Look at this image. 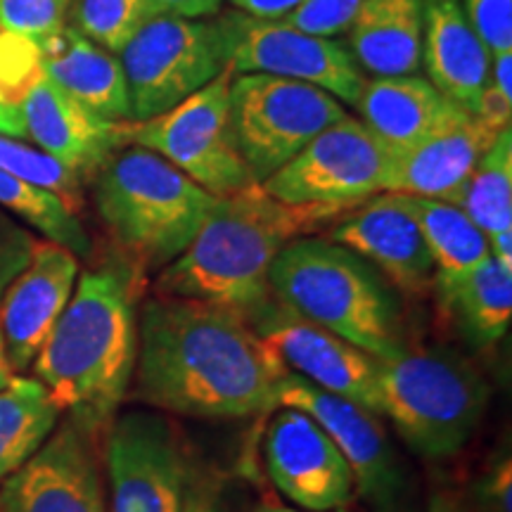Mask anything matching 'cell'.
Masks as SVG:
<instances>
[{"instance_id": "obj_25", "label": "cell", "mask_w": 512, "mask_h": 512, "mask_svg": "<svg viewBox=\"0 0 512 512\" xmlns=\"http://www.w3.org/2000/svg\"><path fill=\"white\" fill-rule=\"evenodd\" d=\"M434 290L441 313L472 349H491L505 337L512 318V268L501 266L494 256Z\"/></svg>"}, {"instance_id": "obj_19", "label": "cell", "mask_w": 512, "mask_h": 512, "mask_svg": "<svg viewBox=\"0 0 512 512\" xmlns=\"http://www.w3.org/2000/svg\"><path fill=\"white\" fill-rule=\"evenodd\" d=\"M27 138L43 152L91 181L98 166L121 147V121H105L60 91L46 74L34 83L22 107Z\"/></svg>"}, {"instance_id": "obj_28", "label": "cell", "mask_w": 512, "mask_h": 512, "mask_svg": "<svg viewBox=\"0 0 512 512\" xmlns=\"http://www.w3.org/2000/svg\"><path fill=\"white\" fill-rule=\"evenodd\" d=\"M460 207L486 240L512 230V131L505 128L467 178Z\"/></svg>"}, {"instance_id": "obj_27", "label": "cell", "mask_w": 512, "mask_h": 512, "mask_svg": "<svg viewBox=\"0 0 512 512\" xmlns=\"http://www.w3.org/2000/svg\"><path fill=\"white\" fill-rule=\"evenodd\" d=\"M60 408L34 377L0 389V486L34 456L60 422Z\"/></svg>"}, {"instance_id": "obj_3", "label": "cell", "mask_w": 512, "mask_h": 512, "mask_svg": "<svg viewBox=\"0 0 512 512\" xmlns=\"http://www.w3.org/2000/svg\"><path fill=\"white\" fill-rule=\"evenodd\" d=\"M358 204H287L252 183L219 197L185 252L162 268L155 292L226 306L252 320L275 302L268 273L292 240L328 230Z\"/></svg>"}, {"instance_id": "obj_15", "label": "cell", "mask_w": 512, "mask_h": 512, "mask_svg": "<svg viewBox=\"0 0 512 512\" xmlns=\"http://www.w3.org/2000/svg\"><path fill=\"white\" fill-rule=\"evenodd\" d=\"M264 463L275 491L297 510H344L356 494L342 451L311 415L297 408H275L264 434Z\"/></svg>"}, {"instance_id": "obj_11", "label": "cell", "mask_w": 512, "mask_h": 512, "mask_svg": "<svg viewBox=\"0 0 512 512\" xmlns=\"http://www.w3.org/2000/svg\"><path fill=\"white\" fill-rule=\"evenodd\" d=\"M110 512H185L200 482L174 422L162 413L117 415L105 439Z\"/></svg>"}, {"instance_id": "obj_18", "label": "cell", "mask_w": 512, "mask_h": 512, "mask_svg": "<svg viewBox=\"0 0 512 512\" xmlns=\"http://www.w3.org/2000/svg\"><path fill=\"white\" fill-rule=\"evenodd\" d=\"M79 280V256L36 240L27 266L0 297V335L15 375L31 368Z\"/></svg>"}, {"instance_id": "obj_4", "label": "cell", "mask_w": 512, "mask_h": 512, "mask_svg": "<svg viewBox=\"0 0 512 512\" xmlns=\"http://www.w3.org/2000/svg\"><path fill=\"white\" fill-rule=\"evenodd\" d=\"M268 283L283 304L366 354L389 361L408 349L396 290L366 259L328 238H297L275 256Z\"/></svg>"}, {"instance_id": "obj_43", "label": "cell", "mask_w": 512, "mask_h": 512, "mask_svg": "<svg viewBox=\"0 0 512 512\" xmlns=\"http://www.w3.org/2000/svg\"><path fill=\"white\" fill-rule=\"evenodd\" d=\"M252 512H302V510H297L294 505H287L280 496H264L259 501V505H254Z\"/></svg>"}, {"instance_id": "obj_20", "label": "cell", "mask_w": 512, "mask_h": 512, "mask_svg": "<svg viewBox=\"0 0 512 512\" xmlns=\"http://www.w3.org/2000/svg\"><path fill=\"white\" fill-rule=\"evenodd\" d=\"M498 133L501 131L484 117L467 112L411 150L396 155L389 192L458 204L472 169Z\"/></svg>"}, {"instance_id": "obj_10", "label": "cell", "mask_w": 512, "mask_h": 512, "mask_svg": "<svg viewBox=\"0 0 512 512\" xmlns=\"http://www.w3.org/2000/svg\"><path fill=\"white\" fill-rule=\"evenodd\" d=\"M223 67L235 74H271L311 83L344 105H358L366 76L337 38L306 34L285 19L226 12L214 19Z\"/></svg>"}, {"instance_id": "obj_14", "label": "cell", "mask_w": 512, "mask_h": 512, "mask_svg": "<svg viewBox=\"0 0 512 512\" xmlns=\"http://www.w3.org/2000/svg\"><path fill=\"white\" fill-rule=\"evenodd\" d=\"M292 375L382 418L380 358L273 302L249 320Z\"/></svg>"}, {"instance_id": "obj_44", "label": "cell", "mask_w": 512, "mask_h": 512, "mask_svg": "<svg viewBox=\"0 0 512 512\" xmlns=\"http://www.w3.org/2000/svg\"><path fill=\"white\" fill-rule=\"evenodd\" d=\"M15 370L10 368L8 356H5V347H3V335H0V389H5L8 384L15 380Z\"/></svg>"}, {"instance_id": "obj_41", "label": "cell", "mask_w": 512, "mask_h": 512, "mask_svg": "<svg viewBox=\"0 0 512 512\" xmlns=\"http://www.w3.org/2000/svg\"><path fill=\"white\" fill-rule=\"evenodd\" d=\"M0 136H10V138H27V131H24V119L22 112H12L8 107L0 105Z\"/></svg>"}, {"instance_id": "obj_32", "label": "cell", "mask_w": 512, "mask_h": 512, "mask_svg": "<svg viewBox=\"0 0 512 512\" xmlns=\"http://www.w3.org/2000/svg\"><path fill=\"white\" fill-rule=\"evenodd\" d=\"M41 76V48L29 38L0 31V105L19 112L27 93Z\"/></svg>"}, {"instance_id": "obj_5", "label": "cell", "mask_w": 512, "mask_h": 512, "mask_svg": "<svg viewBox=\"0 0 512 512\" xmlns=\"http://www.w3.org/2000/svg\"><path fill=\"white\" fill-rule=\"evenodd\" d=\"M93 202L128 266L162 271L185 252L219 197L157 152L121 145L98 166Z\"/></svg>"}, {"instance_id": "obj_40", "label": "cell", "mask_w": 512, "mask_h": 512, "mask_svg": "<svg viewBox=\"0 0 512 512\" xmlns=\"http://www.w3.org/2000/svg\"><path fill=\"white\" fill-rule=\"evenodd\" d=\"M185 512H223L219 501V489L211 482H197L188 498Z\"/></svg>"}, {"instance_id": "obj_22", "label": "cell", "mask_w": 512, "mask_h": 512, "mask_svg": "<svg viewBox=\"0 0 512 512\" xmlns=\"http://www.w3.org/2000/svg\"><path fill=\"white\" fill-rule=\"evenodd\" d=\"M356 107L363 124L396 155L467 114L465 107L439 93L430 79L415 74L366 81Z\"/></svg>"}, {"instance_id": "obj_42", "label": "cell", "mask_w": 512, "mask_h": 512, "mask_svg": "<svg viewBox=\"0 0 512 512\" xmlns=\"http://www.w3.org/2000/svg\"><path fill=\"white\" fill-rule=\"evenodd\" d=\"M427 512H465V510L456 496L448 494V491H437V494L430 498Z\"/></svg>"}, {"instance_id": "obj_34", "label": "cell", "mask_w": 512, "mask_h": 512, "mask_svg": "<svg viewBox=\"0 0 512 512\" xmlns=\"http://www.w3.org/2000/svg\"><path fill=\"white\" fill-rule=\"evenodd\" d=\"M363 3L366 0H304L285 22L306 34L332 38L349 31Z\"/></svg>"}, {"instance_id": "obj_29", "label": "cell", "mask_w": 512, "mask_h": 512, "mask_svg": "<svg viewBox=\"0 0 512 512\" xmlns=\"http://www.w3.org/2000/svg\"><path fill=\"white\" fill-rule=\"evenodd\" d=\"M0 209H5L15 219L29 223L43 238L55 242L69 252L88 259L93 254L91 238L74 211L46 190L19 181L8 171L0 169Z\"/></svg>"}, {"instance_id": "obj_16", "label": "cell", "mask_w": 512, "mask_h": 512, "mask_svg": "<svg viewBox=\"0 0 512 512\" xmlns=\"http://www.w3.org/2000/svg\"><path fill=\"white\" fill-rule=\"evenodd\" d=\"M95 437L64 418L0 486V512H110Z\"/></svg>"}, {"instance_id": "obj_24", "label": "cell", "mask_w": 512, "mask_h": 512, "mask_svg": "<svg viewBox=\"0 0 512 512\" xmlns=\"http://www.w3.org/2000/svg\"><path fill=\"white\" fill-rule=\"evenodd\" d=\"M349 53L375 79L422 67V0H366L349 27Z\"/></svg>"}, {"instance_id": "obj_35", "label": "cell", "mask_w": 512, "mask_h": 512, "mask_svg": "<svg viewBox=\"0 0 512 512\" xmlns=\"http://www.w3.org/2000/svg\"><path fill=\"white\" fill-rule=\"evenodd\" d=\"M463 8L491 55L512 53V0H463Z\"/></svg>"}, {"instance_id": "obj_33", "label": "cell", "mask_w": 512, "mask_h": 512, "mask_svg": "<svg viewBox=\"0 0 512 512\" xmlns=\"http://www.w3.org/2000/svg\"><path fill=\"white\" fill-rule=\"evenodd\" d=\"M69 5L72 0H0V31L41 46L67 27Z\"/></svg>"}, {"instance_id": "obj_39", "label": "cell", "mask_w": 512, "mask_h": 512, "mask_svg": "<svg viewBox=\"0 0 512 512\" xmlns=\"http://www.w3.org/2000/svg\"><path fill=\"white\" fill-rule=\"evenodd\" d=\"M240 12L259 19H285L292 15L304 0H230Z\"/></svg>"}, {"instance_id": "obj_7", "label": "cell", "mask_w": 512, "mask_h": 512, "mask_svg": "<svg viewBox=\"0 0 512 512\" xmlns=\"http://www.w3.org/2000/svg\"><path fill=\"white\" fill-rule=\"evenodd\" d=\"M233 76L223 67L216 79L169 112L145 121H121V145L157 152L214 197H228L256 183L230 128Z\"/></svg>"}, {"instance_id": "obj_17", "label": "cell", "mask_w": 512, "mask_h": 512, "mask_svg": "<svg viewBox=\"0 0 512 512\" xmlns=\"http://www.w3.org/2000/svg\"><path fill=\"white\" fill-rule=\"evenodd\" d=\"M325 238L366 259L394 290L411 297L430 292L432 254L399 192H380L325 230Z\"/></svg>"}, {"instance_id": "obj_13", "label": "cell", "mask_w": 512, "mask_h": 512, "mask_svg": "<svg viewBox=\"0 0 512 512\" xmlns=\"http://www.w3.org/2000/svg\"><path fill=\"white\" fill-rule=\"evenodd\" d=\"M394 164L392 147L347 114L318 133L261 188L287 204H361L389 192Z\"/></svg>"}, {"instance_id": "obj_12", "label": "cell", "mask_w": 512, "mask_h": 512, "mask_svg": "<svg viewBox=\"0 0 512 512\" xmlns=\"http://www.w3.org/2000/svg\"><path fill=\"white\" fill-rule=\"evenodd\" d=\"M131 121L169 112L223 72L214 22L157 15L119 53Z\"/></svg>"}, {"instance_id": "obj_37", "label": "cell", "mask_w": 512, "mask_h": 512, "mask_svg": "<svg viewBox=\"0 0 512 512\" xmlns=\"http://www.w3.org/2000/svg\"><path fill=\"white\" fill-rule=\"evenodd\" d=\"M479 498L486 512H512V463L508 453L489 467L479 486Z\"/></svg>"}, {"instance_id": "obj_31", "label": "cell", "mask_w": 512, "mask_h": 512, "mask_svg": "<svg viewBox=\"0 0 512 512\" xmlns=\"http://www.w3.org/2000/svg\"><path fill=\"white\" fill-rule=\"evenodd\" d=\"M69 17L79 34L119 55L147 19L157 17L147 0H72Z\"/></svg>"}, {"instance_id": "obj_2", "label": "cell", "mask_w": 512, "mask_h": 512, "mask_svg": "<svg viewBox=\"0 0 512 512\" xmlns=\"http://www.w3.org/2000/svg\"><path fill=\"white\" fill-rule=\"evenodd\" d=\"M143 280L124 259L81 273L31 363L60 413L91 437L117 418L136 373Z\"/></svg>"}, {"instance_id": "obj_23", "label": "cell", "mask_w": 512, "mask_h": 512, "mask_svg": "<svg viewBox=\"0 0 512 512\" xmlns=\"http://www.w3.org/2000/svg\"><path fill=\"white\" fill-rule=\"evenodd\" d=\"M43 74L69 98L105 121H131L126 74L119 57L95 46L74 27L41 43Z\"/></svg>"}, {"instance_id": "obj_36", "label": "cell", "mask_w": 512, "mask_h": 512, "mask_svg": "<svg viewBox=\"0 0 512 512\" xmlns=\"http://www.w3.org/2000/svg\"><path fill=\"white\" fill-rule=\"evenodd\" d=\"M36 238L15 216L0 209V297H3L15 275L27 266Z\"/></svg>"}, {"instance_id": "obj_6", "label": "cell", "mask_w": 512, "mask_h": 512, "mask_svg": "<svg viewBox=\"0 0 512 512\" xmlns=\"http://www.w3.org/2000/svg\"><path fill=\"white\" fill-rule=\"evenodd\" d=\"M382 418L403 444L427 460H448L482 425L489 387L479 370L451 349H411L380 361Z\"/></svg>"}, {"instance_id": "obj_1", "label": "cell", "mask_w": 512, "mask_h": 512, "mask_svg": "<svg viewBox=\"0 0 512 512\" xmlns=\"http://www.w3.org/2000/svg\"><path fill=\"white\" fill-rule=\"evenodd\" d=\"M290 370L247 316L155 294L138 311L136 399L159 413L230 420L275 411Z\"/></svg>"}, {"instance_id": "obj_8", "label": "cell", "mask_w": 512, "mask_h": 512, "mask_svg": "<svg viewBox=\"0 0 512 512\" xmlns=\"http://www.w3.org/2000/svg\"><path fill=\"white\" fill-rule=\"evenodd\" d=\"M344 117L342 102L311 83L271 74H235L230 83V128L256 183L271 178Z\"/></svg>"}, {"instance_id": "obj_9", "label": "cell", "mask_w": 512, "mask_h": 512, "mask_svg": "<svg viewBox=\"0 0 512 512\" xmlns=\"http://www.w3.org/2000/svg\"><path fill=\"white\" fill-rule=\"evenodd\" d=\"M311 415L330 434L354 475L356 494L370 512H420V489L411 465L384 430L380 415L313 387L287 373L275 394V408Z\"/></svg>"}, {"instance_id": "obj_38", "label": "cell", "mask_w": 512, "mask_h": 512, "mask_svg": "<svg viewBox=\"0 0 512 512\" xmlns=\"http://www.w3.org/2000/svg\"><path fill=\"white\" fill-rule=\"evenodd\" d=\"M155 15L202 19L219 15L221 0H147Z\"/></svg>"}, {"instance_id": "obj_21", "label": "cell", "mask_w": 512, "mask_h": 512, "mask_svg": "<svg viewBox=\"0 0 512 512\" xmlns=\"http://www.w3.org/2000/svg\"><path fill=\"white\" fill-rule=\"evenodd\" d=\"M422 62L439 93L467 112H479L491 53L472 29L463 0H422Z\"/></svg>"}, {"instance_id": "obj_26", "label": "cell", "mask_w": 512, "mask_h": 512, "mask_svg": "<svg viewBox=\"0 0 512 512\" xmlns=\"http://www.w3.org/2000/svg\"><path fill=\"white\" fill-rule=\"evenodd\" d=\"M403 202L418 221L422 238L432 254V285L453 283L491 256L486 235L456 204L415 195H403Z\"/></svg>"}, {"instance_id": "obj_30", "label": "cell", "mask_w": 512, "mask_h": 512, "mask_svg": "<svg viewBox=\"0 0 512 512\" xmlns=\"http://www.w3.org/2000/svg\"><path fill=\"white\" fill-rule=\"evenodd\" d=\"M0 169L19 181L55 195L64 207L79 216L83 209V178L41 147L19 138L0 136Z\"/></svg>"}]
</instances>
